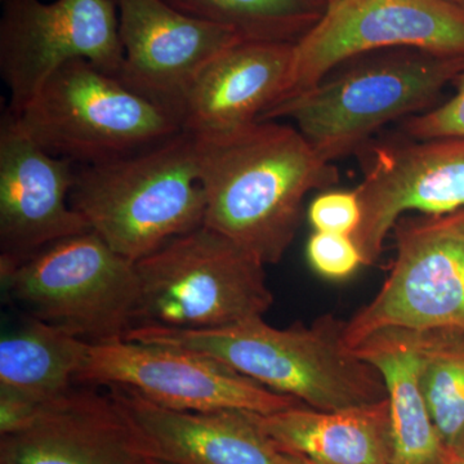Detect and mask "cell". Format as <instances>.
I'll return each instance as SVG.
<instances>
[{
    "instance_id": "8",
    "label": "cell",
    "mask_w": 464,
    "mask_h": 464,
    "mask_svg": "<svg viewBox=\"0 0 464 464\" xmlns=\"http://www.w3.org/2000/svg\"><path fill=\"white\" fill-rule=\"evenodd\" d=\"M392 234L396 255L386 280L344 326L353 350L384 329L464 331V208L402 216Z\"/></svg>"
},
{
    "instance_id": "24",
    "label": "cell",
    "mask_w": 464,
    "mask_h": 464,
    "mask_svg": "<svg viewBox=\"0 0 464 464\" xmlns=\"http://www.w3.org/2000/svg\"><path fill=\"white\" fill-rule=\"evenodd\" d=\"M454 82L456 93L447 102L405 119L401 133L417 140L464 137V72Z\"/></svg>"
},
{
    "instance_id": "27",
    "label": "cell",
    "mask_w": 464,
    "mask_h": 464,
    "mask_svg": "<svg viewBox=\"0 0 464 464\" xmlns=\"http://www.w3.org/2000/svg\"><path fill=\"white\" fill-rule=\"evenodd\" d=\"M449 464H464V459L462 458L450 457Z\"/></svg>"
},
{
    "instance_id": "15",
    "label": "cell",
    "mask_w": 464,
    "mask_h": 464,
    "mask_svg": "<svg viewBox=\"0 0 464 464\" xmlns=\"http://www.w3.org/2000/svg\"><path fill=\"white\" fill-rule=\"evenodd\" d=\"M137 448L168 464H285L248 411L163 408L121 386H109Z\"/></svg>"
},
{
    "instance_id": "18",
    "label": "cell",
    "mask_w": 464,
    "mask_h": 464,
    "mask_svg": "<svg viewBox=\"0 0 464 464\" xmlns=\"http://www.w3.org/2000/svg\"><path fill=\"white\" fill-rule=\"evenodd\" d=\"M257 420L282 453L315 464H391L389 399L335 411L299 405Z\"/></svg>"
},
{
    "instance_id": "23",
    "label": "cell",
    "mask_w": 464,
    "mask_h": 464,
    "mask_svg": "<svg viewBox=\"0 0 464 464\" xmlns=\"http://www.w3.org/2000/svg\"><path fill=\"white\" fill-rule=\"evenodd\" d=\"M306 252L311 267L326 279H346L364 266L355 241L348 235L315 231Z\"/></svg>"
},
{
    "instance_id": "11",
    "label": "cell",
    "mask_w": 464,
    "mask_h": 464,
    "mask_svg": "<svg viewBox=\"0 0 464 464\" xmlns=\"http://www.w3.org/2000/svg\"><path fill=\"white\" fill-rule=\"evenodd\" d=\"M118 78L124 53L114 0H3L0 75L17 115L70 61Z\"/></svg>"
},
{
    "instance_id": "16",
    "label": "cell",
    "mask_w": 464,
    "mask_h": 464,
    "mask_svg": "<svg viewBox=\"0 0 464 464\" xmlns=\"http://www.w3.org/2000/svg\"><path fill=\"white\" fill-rule=\"evenodd\" d=\"M0 456L14 464H145L114 400L75 389L41 406L20 431L2 436Z\"/></svg>"
},
{
    "instance_id": "6",
    "label": "cell",
    "mask_w": 464,
    "mask_h": 464,
    "mask_svg": "<svg viewBox=\"0 0 464 464\" xmlns=\"http://www.w3.org/2000/svg\"><path fill=\"white\" fill-rule=\"evenodd\" d=\"M12 115L34 142L76 166L128 157L183 130L172 112L87 60L58 69L23 111Z\"/></svg>"
},
{
    "instance_id": "5",
    "label": "cell",
    "mask_w": 464,
    "mask_h": 464,
    "mask_svg": "<svg viewBox=\"0 0 464 464\" xmlns=\"http://www.w3.org/2000/svg\"><path fill=\"white\" fill-rule=\"evenodd\" d=\"M7 298L27 317L90 344L127 340L139 324L136 264L93 231L74 235L0 268Z\"/></svg>"
},
{
    "instance_id": "25",
    "label": "cell",
    "mask_w": 464,
    "mask_h": 464,
    "mask_svg": "<svg viewBox=\"0 0 464 464\" xmlns=\"http://www.w3.org/2000/svg\"><path fill=\"white\" fill-rule=\"evenodd\" d=\"M314 230L353 237L362 221V208L355 191H328L308 208Z\"/></svg>"
},
{
    "instance_id": "20",
    "label": "cell",
    "mask_w": 464,
    "mask_h": 464,
    "mask_svg": "<svg viewBox=\"0 0 464 464\" xmlns=\"http://www.w3.org/2000/svg\"><path fill=\"white\" fill-rule=\"evenodd\" d=\"M91 344L26 316L0 340V392L36 408L72 390Z\"/></svg>"
},
{
    "instance_id": "3",
    "label": "cell",
    "mask_w": 464,
    "mask_h": 464,
    "mask_svg": "<svg viewBox=\"0 0 464 464\" xmlns=\"http://www.w3.org/2000/svg\"><path fill=\"white\" fill-rule=\"evenodd\" d=\"M70 204L92 231L136 264L204 225L194 134L182 130L136 154L76 166Z\"/></svg>"
},
{
    "instance_id": "17",
    "label": "cell",
    "mask_w": 464,
    "mask_h": 464,
    "mask_svg": "<svg viewBox=\"0 0 464 464\" xmlns=\"http://www.w3.org/2000/svg\"><path fill=\"white\" fill-rule=\"evenodd\" d=\"M295 43L243 41L213 58L186 94L182 130L222 132L257 121L285 96Z\"/></svg>"
},
{
    "instance_id": "28",
    "label": "cell",
    "mask_w": 464,
    "mask_h": 464,
    "mask_svg": "<svg viewBox=\"0 0 464 464\" xmlns=\"http://www.w3.org/2000/svg\"><path fill=\"white\" fill-rule=\"evenodd\" d=\"M0 464H14L8 457L0 456Z\"/></svg>"
},
{
    "instance_id": "22",
    "label": "cell",
    "mask_w": 464,
    "mask_h": 464,
    "mask_svg": "<svg viewBox=\"0 0 464 464\" xmlns=\"http://www.w3.org/2000/svg\"><path fill=\"white\" fill-rule=\"evenodd\" d=\"M182 14L228 27L246 41L297 43L325 12V0H167Z\"/></svg>"
},
{
    "instance_id": "4",
    "label": "cell",
    "mask_w": 464,
    "mask_h": 464,
    "mask_svg": "<svg viewBox=\"0 0 464 464\" xmlns=\"http://www.w3.org/2000/svg\"><path fill=\"white\" fill-rule=\"evenodd\" d=\"M464 72V57L395 50L362 61L275 105L258 121H293L334 163L357 154L384 125L427 111Z\"/></svg>"
},
{
    "instance_id": "13",
    "label": "cell",
    "mask_w": 464,
    "mask_h": 464,
    "mask_svg": "<svg viewBox=\"0 0 464 464\" xmlns=\"http://www.w3.org/2000/svg\"><path fill=\"white\" fill-rule=\"evenodd\" d=\"M124 60L118 79L181 121L186 94L204 67L243 38L167 0H114Z\"/></svg>"
},
{
    "instance_id": "12",
    "label": "cell",
    "mask_w": 464,
    "mask_h": 464,
    "mask_svg": "<svg viewBox=\"0 0 464 464\" xmlns=\"http://www.w3.org/2000/svg\"><path fill=\"white\" fill-rule=\"evenodd\" d=\"M357 154L362 221L353 239L364 266L377 264L387 237L406 213L440 216L464 208V137L372 140Z\"/></svg>"
},
{
    "instance_id": "9",
    "label": "cell",
    "mask_w": 464,
    "mask_h": 464,
    "mask_svg": "<svg viewBox=\"0 0 464 464\" xmlns=\"http://www.w3.org/2000/svg\"><path fill=\"white\" fill-rule=\"evenodd\" d=\"M387 50L464 57V8L445 0H338L326 5L295 44L283 100L314 87L347 61Z\"/></svg>"
},
{
    "instance_id": "10",
    "label": "cell",
    "mask_w": 464,
    "mask_h": 464,
    "mask_svg": "<svg viewBox=\"0 0 464 464\" xmlns=\"http://www.w3.org/2000/svg\"><path fill=\"white\" fill-rule=\"evenodd\" d=\"M76 383L125 387L154 404L182 411L267 415L304 405L204 353L130 340L91 344Z\"/></svg>"
},
{
    "instance_id": "7",
    "label": "cell",
    "mask_w": 464,
    "mask_h": 464,
    "mask_svg": "<svg viewBox=\"0 0 464 464\" xmlns=\"http://www.w3.org/2000/svg\"><path fill=\"white\" fill-rule=\"evenodd\" d=\"M265 267L207 226L179 235L136 262V326L215 329L264 317L275 301Z\"/></svg>"
},
{
    "instance_id": "29",
    "label": "cell",
    "mask_w": 464,
    "mask_h": 464,
    "mask_svg": "<svg viewBox=\"0 0 464 464\" xmlns=\"http://www.w3.org/2000/svg\"><path fill=\"white\" fill-rule=\"evenodd\" d=\"M445 2L453 3V5L464 8V0H445Z\"/></svg>"
},
{
    "instance_id": "30",
    "label": "cell",
    "mask_w": 464,
    "mask_h": 464,
    "mask_svg": "<svg viewBox=\"0 0 464 464\" xmlns=\"http://www.w3.org/2000/svg\"><path fill=\"white\" fill-rule=\"evenodd\" d=\"M145 464H168V463L159 462V460L149 459V458H146Z\"/></svg>"
},
{
    "instance_id": "31",
    "label": "cell",
    "mask_w": 464,
    "mask_h": 464,
    "mask_svg": "<svg viewBox=\"0 0 464 464\" xmlns=\"http://www.w3.org/2000/svg\"><path fill=\"white\" fill-rule=\"evenodd\" d=\"M325 2L328 3V5H332V3L338 2V0H325Z\"/></svg>"
},
{
    "instance_id": "26",
    "label": "cell",
    "mask_w": 464,
    "mask_h": 464,
    "mask_svg": "<svg viewBox=\"0 0 464 464\" xmlns=\"http://www.w3.org/2000/svg\"><path fill=\"white\" fill-rule=\"evenodd\" d=\"M282 453V451H280ZM283 454L284 463L285 464H315L310 462V460L306 459V458L295 456V454Z\"/></svg>"
},
{
    "instance_id": "14",
    "label": "cell",
    "mask_w": 464,
    "mask_h": 464,
    "mask_svg": "<svg viewBox=\"0 0 464 464\" xmlns=\"http://www.w3.org/2000/svg\"><path fill=\"white\" fill-rule=\"evenodd\" d=\"M75 168L34 142L5 110L0 123V268L92 231L70 204Z\"/></svg>"
},
{
    "instance_id": "1",
    "label": "cell",
    "mask_w": 464,
    "mask_h": 464,
    "mask_svg": "<svg viewBox=\"0 0 464 464\" xmlns=\"http://www.w3.org/2000/svg\"><path fill=\"white\" fill-rule=\"evenodd\" d=\"M194 139L206 195L204 226L264 265L279 264L292 246L306 195L340 181L337 167L297 128L277 121Z\"/></svg>"
},
{
    "instance_id": "19",
    "label": "cell",
    "mask_w": 464,
    "mask_h": 464,
    "mask_svg": "<svg viewBox=\"0 0 464 464\" xmlns=\"http://www.w3.org/2000/svg\"><path fill=\"white\" fill-rule=\"evenodd\" d=\"M353 351L380 371L389 393L391 464H449L418 380L413 333L384 329Z\"/></svg>"
},
{
    "instance_id": "21",
    "label": "cell",
    "mask_w": 464,
    "mask_h": 464,
    "mask_svg": "<svg viewBox=\"0 0 464 464\" xmlns=\"http://www.w3.org/2000/svg\"><path fill=\"white\" fill-rule=\"evenodd\" d=\"M411 333L418 380L436 431L449 454L464 459V331Z\"/></svg>"
},
{
    "instance_id": "2",
    "label": "cell",
    "mask_w": 464,
    "mask_h": 464,
    "mask_svg": "<svg viewBox=\"0 0 464 464\" xmlns=\"http://www.w3.org/2000/svg\"><path fill=\"white\" fill-rule=\"evenodd\" d=\"M344 326L346 322L333 315L283 329L256 317L215 329L139 325L127 340L204 353L316 411H343L389 399L380 371L347 346Z\"/></svg>"
}]
</instances>
